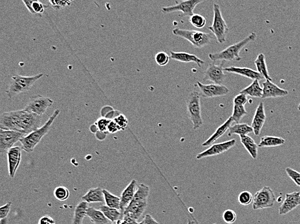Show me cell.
<instances>
[{"label":"cell","instance_id":"obj_1","mask_svg":"<svg viewBox=\"0 0 300 224\" xmlns=\"http://www.w3.org/2000/svg\"><path fill=\"white\" fill-rule=\"evenodd\" d=\"M42 116L25 111H12L2 113L0 128L3 130H17L29 134L40 128Z\"/></svg>","mask_w":300,"mask_h":224},{"label":"cell","instance_id":"obj_2","mask_svg":"<svg viewBox=\"0 0 300 224\" xmlns=\"http://www.w3.org/2000/svg\"><path fill=\"white\" fill-rule=\"evenodd\" d=\"M150 191V188L147 185H138L133 199L124 210L123 215L127 216L135 221H139L147 209Z\"/></svg>","mask_w":300,"mask_h":224},{"label":"cell","instance_id":"obj_3","mask_svg":"<svg viewBox=\"0 0 300 224\" xmlns=\"http://www.w3.org/2000/svg\"><path fill=\"white\" fill-rule=\"evenodd\" d=\"M257 37L256 33L251 32L248 36L236 44L228 47L221 52L216 53H210L208 55L210 60L212 62H239L242 60V57L239 55L241 50L247 46L249 43L254 42Z\"/></svg>","mask_w":300,"mask_h":224},{"label":"cell","instance_id":"obj_4","mask_svg":"<svg viewBox=\"0 0 300 224\" xmlns=\"http://www.w3.org/2000/svg\"><path fill=\"white\" fill-rule=\"evenodd\" d=\"M60 113V110H59L54 111L53 114L50 117V118L48 119L44 126L29 134L28 135L24 136L19 140L21 147L23 151H26L27 153H31V152L34 151V148L50 131L54 121L57 118Z\"/></svg>","mask_w":300,"mask_h":224},{"label":"cell","instance_id":"obj_5","mask_svg":"<svg viewBox=\"0 0 300 224\" xmlns=\"http://www.w3.org/2000/svg\"><path fill=\"white\" fill-rule=\"evenodd\" d=\"M43 76L44 74L42 73L33 77H23L17 75L13 76L10 81L8 89L5 91L8 97L11 99L20 93L27 92Z\"/></svg>","mask_w":300,"mask_h":224},{"label":"cell","instance_id":"obj_6","mask_svg":"<svg viewBox=\"0 0 300 224\" xmlns=\"http://www.w3.org/2000/svg\"><path fill=\"white\" fill-rule=\"evenodd\" d=\"M200 98V93L194 91L188 95L186 99V112L195 130H198L203 125Z\"/></svg>","mask_w":300,"mask_h":224},{"label":"cell","instance_id":"obj_7","mask_svg":"<svg viewBox=\"0 0 300 224\" xmlns=\"http://www.w3.org/2000/svg\"><path fill=\"white\" fill-rule=\"evenodd\" d=\"M172 33L175 36L188 41L194 48H202L208 46L212 38L211 34L199 31L175 28L173 29Z\"/></svg>","mask_w":300,"mask_h":224},{"label":"cell","instance_id":"obj_8","mask_svg":"<svg viewBox=\"0 0 300 224\" xmlns=\"http://www.w3.org/2000/svg\"><path fill=\"white\" fill-rule=\"evenodd\" d=\"M213 23L208 29L216 36V40L219 44H223L227 40V36L229 29L227 23L223 18L219 4L214 3Z\"/></svg>","mask_w":300,"mask_h":224},{"label":"cell","instance_id":"obj_9","mask_svg":"<svg viewBox=\"0 0 300 224\" xmlns=\"http://www.w3.org/2000/svg\"><path fill=\"white\" fill-rule=\"evenodd\" d=\"M275 202L276 196L273 190L269 187L265 186L254 194L252 209L256 211L272 208Z\"/></svg>","mask_w":300,"mask_h":224},{"label":"cell","instance_id":"obj_10","mask_svg":"<svg viewBox=\"0 0 300 224\" xmlns=\"http://www.w3.org/2000/svg\"><path fill=\"white\" fill-rule=\"evenodd\" d=\"M53 103V100L50 98H47L41 95H35V96L31 97L30 100L23 110L42 116L46 112L47 110L52 106Z\"/></svg>","mask_w":300,"mask_h":224},{"label":"cell","instance_id":"obj_11","mask_svg":"<svg viewBox=\"0 0 300 224\" xmlns=\"http://www.w3.org/2000/svg\"><path fill=\"white\" fill-rule=\"evenodd\" d=\"M27 136L23 132L17 130L0 129V152L7 153L19 140Z\"/></svg>","mask_w":300,"mask_h":224},{"label":"cell","instance_id":"obj_12","mask_svg":"<svg viewBox=\"0 0 300 224\" xmlns=\"http://www.w3.org/2000/svg\"><path fill=\"white\" fill-rule=\"evenodd\" d=\"M203 2L202 0H188V1H175V5L163 7L161 9L164 14L181 12L183 16H192L194 15V10L199 4Z\"/></svg>","mask_w":300,"mask_h":224},{"label":"cell","instance_id":"obj_13","mask_svg":"<svg viewBox=\"0 0 300 224\" xmlns=\"http://www.w3.org/2000/svg\"><path fill=\"white\" fill-rule=\"evenodd\" d=\"M200 89V96L204 98H216V97L224 96L230 93L229 89L223 85L203 84L200 81L196 83Z\"/></svg>","mask_w":300,"mask_h":224},{"label":"cell","instance_id":"obj_14","mask_svg":"<svg viewBox=\"0 0 300 224\" xmlns=\"http://www.w3.org/2000/svg\"><path fill=\"white\" fill-rule=\"evenodd\" d=\"M235 144H236V140L233 139L229 140V141L221 142V143L213 144L205 151L198 154L196 156V159L200 160L204 159V158L221 155V154L225 153V152L231 149V148L234 147Z\"/></svg>","mask_w":300,"mask_h":224},{"label":"cell","instance_id":"obj_15","mask_svg":"<svg viewBox=\"0 0 300 224\" xmlns=\"http://www.w3.org/2000/svg\"><path fill=\"white\" fill-rule=\"evenodd\" d=\"M226 76L223 64L216 65L214 63L208 65L207 69L204 71L203 80L204 81H211L215 84L222 85L225 81Z\"/></svg>","mask_w":300,"mask_h":224},{"label":"cell","instance_id":"obj_16","mask_svg":"<svg viewBox=\"0 0 300 224\" xmlns=\"http://www.w3.org/2000/svg\"><path fill=\"white\" fill-rule=\"evenodd\" d=\"M22 150L21 147L16 146L11 148L7 151L8 168H9V176L12 178L15 177L17 169L20 164Z\"/></svg>","mask_w":300,"mask_h":224},{"label":"cell","instance_id":"obj_17","mask_svg":"<svg viewBox=\"0 0 300 224\" xmlns=\"http://www.w3.org/2000/svg\"><path fill=\"white\" fill-rule=\"evenodd\" d=\"M262 85V99L282 98L289 94V91L280 88L271 81L266 80Z\"/></svg>","mask_w":300,"mask_h":224},{"label":"cell","instance_id":"obj_18","mask_svg":"<svg viewBox=\"0 0 300 224\" xmlns=\"http://www.w3.org/2000/svg\"><path fill=\"white\" fill-rule=\"evenodd\" d=\"M300 205V192H293L286 194L285 200L280 206L278 213L280 215H285L293 211Z\"/></svg>","mask_w":300,"mask_h":224},{"label":"cell","instance_id":"obj_19","mask_svg":"<svg viewBox=\"0 0 300 224\" xmlns=\"http://www.w3.org/2000/svg\"><path fill=\"white\" fill-rule=\"evenodd\" d=\"M266 110H265L264 104L260 102L257 107L256 112L253 117L252 122V128L254 130V133L256 136L260 135L263 127L266 121Z\"/></svg>","mask_w":300,"mask_h":224},{"label":"cell","instance_id":"obj_20","mask_svg":"<svg viewBox=\"0 0 300 224\" xmlns=\"http://www.w3.org/2000/svg\"><path fill=\"white\" fill-rule=\"evenodd\" d=\"M224 71L227 73L232 74H236V75H240L241 77H246L247 79L252 80H263L265 79L261 74L258 71H254L247 67H238L231 66V67L224 68Z\"/></svg>","mask_w":300,"mask_h":224},{"label":"cell","instance_id":"obj_21","mask_svg":"<svg viewBox=\"0 0 300 224\" xmlns=\"http://www.w3.org/2000/svg\"><path fill=\"white\" fill-rule=\"evenodd\" d=\"M137 182L135 180H132V182L128 184L125 190L122 192L120 195V211L123 213L126 208L130 205L132 200L133 199L134 196L137 189Z\"/></svg>","mask_w":300,"mask_h":224},{"label":"cell","instance_id":"obj_22","mask_svg":"<svg viewBox=\"0 0 300 224\" xmlns=\"http://www.w3.org/2000/svg\"><path fill=\"white\" fill-rule=\"evenodd\" d=\"M170 59L177 62H183V63H195L199 66V67H201L202 65L205 64V62L200 59L194 54L184 52L171 51Z\"/></svg>","mask_w":300,"mask_h":224},{"label":"cell","instance_id":"obj_23","mask_svg":"<svg viewBox=\"0 0 300 224\" xmlns=\"http://www.w3.org/2000/svg\"><path fill=\"white\" fill-rule=\"evenodd\" d=\"M233 118H231V116L230 117L224 124H222L221 126L217 128L216 132L206 141L202 144V147H208V146L213 145V144L216 140L221 138L222 136H223L227 132L228 130H229L230 128L233 126Z\"/></svg>","mask_w":300,"mask_h":224},{"label":"cell","instance_id":"obj_24","mask_svg":"<svg viewBox=\"0 0 300 224\" xmlns=\"http://www.w3.org/2000/svg\"><path fill=\"white\" fill-rule=\"evenodd\" d=\"M82 200L88 204L102 203L105 202L102 189L100 187L90 189L84 195L82 196Z\"/></svg>","mask_w":300,"mask_h":224},{"label":"cell","instance_id":"obj_25","mask_svg":"<svg viewBox=\"0 0 300 224\" xmlns=\"http://www.w3.org/2000/svg\"><path fill=\"white\" fill-rule=\"evenodd\" d=\"M88 203L82 201L76 206L72 224H83V219L87 217V210L89 209Z\"/></svg>","mask_w":300,"mask_h":224},{"label":"cell","instance_id":"obj_26","mask_svg":"<svg viewBox=\"0 0 300 224\" xmlns=\"http://www.w3.org/2000/svg\"><path fill=\"white\" fill-rule=\"evenodd\" d=\"M241 144L244 146L247 152L253 159H257L258 155V145L256 144L254 140L250 136H240Z\"/></svg>","mask_w":300,"mask_h":224},{"label":"cell","instance_id":"obj_27","mask_svg":"<svg viewBox=\"0 0 300 224\" xmlns=\"http://www.w3.org/2000/svg\"><path fill=\"white\" fill-rule=\"evenodd\" d=\"M285 143V140L282 137L273 136H265L261 138L258 144L259 147H274L283 145Z\"/></svg>","mask_w":300,"mask_h":224},{"label":"cell","instance_id":"obj_28","mask_svg":"<svg viewBox=\"0 0 300 224\" xmlns=\"http://www.w3.org/2000/svg\"><path fill=\"white\" fill-rule=\"evenodd\" d=\"M87 217L91 220V223L94 224H110L111 222L100 209L89 207L87 210Z\"/></svg>","mask_w":300,"mask_h":224},{"label":"cell","instance_id":"obj_29","mask_svg":"<svg viewBox=\"0 0 300 224\" xmlns=\"http://www.w3.org/2000/svg\"><path fill=\"white\" fill-rule=\"evenodd\" d=\"M251 132H254L252 126H249L247 124L239 123V124L233 125L230 128L228 136H232L233 134H236L240 137L242 136H247V134H250Z\"/></svg>","mask_w":300,"mask_h":224},{"label":"cell","instance_id":"obj_30","mask_svg":"<svg viewBox=\"0 0 300 224\" xmlns=\"http://www.w3.org/2000/svg\"><path fill=\"white\" fill-rule=\"evenodd\" d=\"M254 64L256 65L257 71L261 74L266 80L272 81V79L270 77L269 73H268L266 56L264 54L260 53L258 54L256 60H255Z\"/></svg>","mask_w":300,"mask_h":224},{"label":"cell","instance_id":"obj_31","mask_svg":"<svg viewBox=\"0 0 300 224\" xmlns=\"http://www.w3.org/2000/svg\"><path fill=\"white\" fill-rule=\"evenodd\" d=\"M239 93H243L254 98H262L263 96V87L260 86L258 80H254L249 86L243 89Z\"/></svg>","mask_w":300,"mask_h":224},{"label":"cell","instance_id":"obj_32","mask_svg":"<svg viewBox=\"0 0 300 224\" xmlns=\"http://www.w3.org/2000/svg\"><path fill=\"white\" fill-rule=\"evenodd\" d=\"M100 210L104 213L105 217H106L111 223H116L117 221L123 217V213H122L120 210L109 208L106 205L101 206Z\"/></svg>","mask_w":300,"mask_h":224},{"label":"cell","instance_id":"obj_33","mask_svg":"<svg viewBox=\"0 0 300 224\" xmlns=\"http://www.w3.org/2000/svg\"><path fill=\"white\" fill-rule=\"evenodd\" d=\"M27 10L33 15H42L44 13L45 9L47 7L46 5L39 1H29V0H23Z\"/></svg>","mask_w":300,"mask_h":224},{"label":"cell","instance_id":"obj_34","mask_svg":"<svg viewBox=\"0 0 300 224\" xmlns=\"http://www.w3.org/2000/svg\"><path fill=\"white\" fill-rule=\"evenodd\" d=\"M103 192H104L106 206L109 208L120 210V198L114 195L106 190H103Z\"/></svg>","mask_w":300,"mask_h":224},{"label":"cell","instance_id":"obj_35","mask_svg":"<svg viewBox=\"0 0 300 224\" xmlns=\"http://www.w3.org/2000/svg\"><path fill=\"white\" fill-rule=\"evenodd\" d=\"M247 114H248V112H247L245 106L233 105V114H232L231 118H233V122H235V124H239L241 119L246 116Z\"/></svg>","mask_w":300,"mask_h":224},{"label":"cell","instance_id":"obj_36","mask_svg":"<svg viewBox=\"0 0 300 224\" xmlns=\"http://www.w3.org/2000/svg\"><path fill=\"white\" fill-rule=\"evenodd\" d=\"M54 196L58 201L64 202L69 198V190L64 186H59L54 191Z\"/></svg>","mask_w":300,"mask_h":224},{"label":"cell","instance_id":"obj_37","mask_svg":"<svg viewBox=\"0 0 300 224\" xmlns=\"http://www.w3.org/2000/svg\"><path fill=\"white\" fill-rule=\"evenodd\" d=\"M189 21L193 26L198 29L203 28L206 24L205 17L203 16L199 15V14H194L189 18Z\"/></svg>","mask_w":300,"mask_h":224},{"label":"cell","instance_id":"obj_38","mask_svg":"<svg viewBox=\"0 0 300 224\" xmlns=\"http://www.w3.org/2000/svg\"><path fill=\"white\" fill-rule=\"evenodd\" d=\"M254 200V196L248 191L242 192L238 196V202L241 206H247L250 205Z\"/></svg>","mask_w":300,"mask_h":224},{"label":"cell","instance_id":"obj_39","mask_svg":"<svg viewBox=\"0 0 300 224\" xmlns=\"http://www.w3.org/2000/svg\"><path fill=\"white\" fill-rule=\"evenodd\" d=\"M169 60H170V56L165 52H158L155 56L156 64L161 67L167 65L169 63Z\"/></svg>","mask_w":300,"mask_h":224},{"label":"cell","instance_id":"obj_40","mask_svg":"<svg viewBox=\"0 0 300 224\" xmlns=\"http://www.w3.org/2000/svg\"><path fill=\"white\" fill-rule=\"evenodd\" d=\"M112 120L110 119L105 118V117L99 118L97 122L95 123L97 128H98V131L109 133L108 132V127Z\"/></svg>","mask_w":300,"mask_h":224},{"label":"cell","instance_id":"obj_41","mask_svg":"<svg viewBox=\"0 0 300 224\" xmlns=\"http://www.w3.org/2000/svg\"><path fill=\"white\" fill-rule=\"evenodd\" d=\"M223 220L228 224L234 223L237 220L236 213L232 209L225 210L223 214Z\"/></svg>","mask_w":300,"mask_h":224},{"label":"cell","instance_id":"obj_42","mask_svg":"<svg viewBox=\"0 0 300 224\" xmlns=\"http://www.w3.org/2000/svg\"><path fill=\"white\" fill-rule=\"evenodd\" d=\"M285 172L294 183L300 188V173L290 167L285 169Z\"/></svg>","mask_w":300,"mask_h":224},{"label":"cell","instance_id":"obj_43","mask_svg":"<svg viewBox=\"0 0 300 224\" xmlns=\"http://www.w3.org/2000/svg\"><path fill=\"white\" fill-rule=\"evenodd\" d=\"M113 120L119 127L120 130H125L128 127V123H129L125 115L122 114V113L116 116Z\"/></svg>","mask_w":300,"mask_h":224},{"label":"cell","instance_id":"obj_44","mask_svg":"<svg viewBox=\"0 0 300 224\" xmlns=\"http://www.w3.org/2000/svg\"><path fill=\"white\" fill-rule=\"evenodd\" d=\"M248 98H247V95L243 94V93H239L237 96L233 98V105L235 106H243L248 102Z\"/></svg>","mask_w":300,"mask_h":224},{"label":"cell","instance_id":"obj_45","mask_svg":"<svg viewBox=\"0 0 300 224\" xmlns=\"http://www.w3.org/2000/svg\"><path fill=\"white\" fill-rule=\"evenodd\" d=\"M49 2H50L51 7L55 10L64 9V8L71 5L72 3L71 1H50Z\"/></svg>","mask_w":300,"mask_h":224},{"label":"cell","instance_id":"obj_46","mask_svg":"<svg viewBox=\"0 0 300 224\" xmlns=\"http://www.w3.org/2000/svg\"><path fill=\"white\" fill-rule=\"evenodd\" d=\"M12 202H9L5 205L2 206L0 208V219L1 221L7 219V216L9 215L10 210H11Z\"/></svg>","mask_w":300,"mask_h":224},{"label":"cell","instance_id":"obj_47","mask_svg":"<svg viewBox=\"0 0 300 224\" xmlns=\"http://www.w3.org/2000/svg\"><path fill=\"white\" fill-rule=\"evenodd\" d=\"M120 129L119 127L117 126V124L114 120H112L111 121V122L108 127V132L109 133H116V132L120 131Z\"/></svg>","mask_w":300,"mask_h":224},{"label":"cell","instance_id":"obj_48","mask_svg":"<svg viewBox=\"0 0 300 224\" xmlns=\"http://www.w3.org/2000/svg\"><path fill=\"white\" fill-rule=\"evenodd\" d=\"M55 224V221L54 220L52 219V217H50V216L49 215H45L43 216V217H41L40 220H39L38 224Z\"/></svg>","mask_w":300,"mask_h":224},{"label":"cell","instance_id":"obj_49","mask_svg":"<svg viewBox=\"0 0 300 224\" xmlns=\"http://www.w3.org/2000/svg\"><path fill=\"white\" fill-rule=\"evenodd\" d=\"M139 224H159L157 221L152 217L151 215L147 214L145 216L143 221L139 223Z\"/></svg>","mask_w":300,"mask_h":224},{"label":"cell","instance_id":"obj_50","mask_svg":"<svg viewBox=\"0 0 300 224\" xmlns=\"http://www.w3.org/2000/svg\"><path fill=\"white\" fill-rule=\"evenodd\" d=\"M108 133H106V132H103L101 131H97V133L95 134V136L97 139L99 140H104L105 138H106L107 134Z\"/></svg>","mask_w":300,"mask_h":224},{"label":"cell","instance_id":"obj_51","mask_svg":"<svg viewBox=\"0 0 300 224\" xmlns=\"http://www.w3.org/2000/svg\"><path fill=\"white\" fill-rule=\"evenodd\" d=\"M124 217H125L126 219H127L128 224H139V223H138V221L132 219V218L127 217V216H124Z\"/></svg>","mask_w":300,"mask_h":224},{"label":"cell","instance_id":"obj_52","mask_svg":"<svg viewBox=\"0 0 300 224\" xmlns=\"http://www.w3.org/2000/svg\"><path fill=\"white\" fill-rule=\"evenodd\" d=\"M116 224H128L127 219L125 217H122L121 219L116 222Z\"/></svg>","mask_w":300,"mask_h":224},{"label":"cell","instance_id":"obj_53","mask_svg":"<svg viewBox=\"0 0 300 224\" xmlns=\"http://www.w3.org/2000/svg\"><path fill=\"white\" fill-rule=\"evenodd\" d=\"M188 224H196V223H195V222L190 221V219H188Z\"/></svg>","mask_w":300,"mask_h":224},{"label":"cell","instance_id":"obj_54","mask_svg":"<svg viewBox=\"0 0 300 224\" xmlns=\"http://www.w3.org/2000/svg\"><path fill=\"white\" fill-rule=\"evenodd\" d=\"M298 109H299V111H300V104H299V107H298Z\"/></svg>","mask_w":300,"mask_h":224},{"label":"cell","instance_id":"obj_55","mask_svg":"<svg viewBox=\"0 0 300 224\" xmlns=\"http://www.w3.org/2000/svg\"><path fill=\"white\" fill-rule=\"evenodd\" d=\"M110 224H116V223H111Z\"/></svg>","mask_w":300,"mask_h":224},{"label":"cell","instance_id":"obj_56","mask_svg":"<svg viewBox=\"0 0 300 224\" xmlns=\"http://www.w3.org/2000/svg\"></svg>","mask_w":300,"mask_h":224},{"label":"cell","instance_id":"obj_57","mask_svg":"<svg viewBox=\"0 0 300 224\" xmlns=\"http://www.w3.org/2000/svg\"></svg>","mask_w":300,"mask_h":224}]
</instances>
